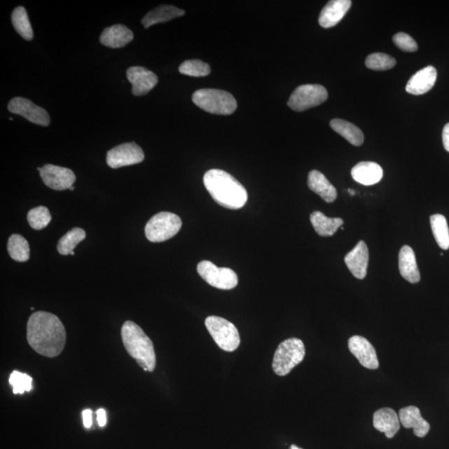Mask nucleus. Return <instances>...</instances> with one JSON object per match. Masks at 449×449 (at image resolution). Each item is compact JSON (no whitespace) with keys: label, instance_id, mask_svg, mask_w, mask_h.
<instances>
[{"label":"nucleus","instance_id":"f257e3e1","mask_svg":"<svg viewBox=\"0 0 449 449\" xmlns=\"http://www.w3.org/2000/svg\"><path fill=\"white\" fill-rule=\"evenodd\" d=\"M64 324L57 315L37 311L30 315L27 324V340L35 352L55 358L63 352L66 344Z\"/></svg>","mask_w":449,"mask_h":449},{"label":"nucleus","instance_id":"f03ea898","mask_svg":"<svg viewBox=\"0 0 449 449\" xmlns=\"http://www.w3.org/2000/svg\"><path fill=\"white\" fill-rule=\"evenodd\" d=\"M203 181L208 193L220 206L237 210L246 205L248 198L246 188L228 172L212 169L204 175Z\"/></svg>","mask_w":449,"mask_h":449},{"label":"nucleus","instance_id":"7ed1b4c3","mask_svg":"<svg viewBox=\"0 0 449 449\" xmlns=\"http://www.w3.org/2000/svg\"><path fill=\"white\" fill-rule=\"evenodd\" d=\"M122 340L127 352L145 371L153 372L157 364L153 341L136 323L127 321L123 324Z\"/></svg>","mask_w":449,"mask_h":449},{"label":"nucleus","instance_id":"20e7f679","mask_svg":"<svg viewBox=\"0 0 449 449\" xmlns=\"http://www.w3.org/2000/svg\"><path fill=\"white\" fill-rule=\"evenodd\" d=\"M193 103L207 113L230 115L237 108L235 97L228 92L220 90H200L193 95Z\"/></svg>","mask_w":449,"mask_h":449},{"label":"nucleus","instance_id":"39448f33","mask_svg":"<svg viewBox=\"0 0 449 449\" xmlns=\"http://www.w3.org/2000/svg\"><path fill=\"white\" fill-rule=\"evenodd\" d=\"M305 348L297 338H291L279 344L274 355L273 371L279 376H286L298 364L303 361Z\"/></svg>","mask_w":449,"mask_h":449},{"label":"nucleus","instance_id":"423d86ee","mask_svg":"<svg viewBox=\"0 0 449 449\" xmlns=\"http://www.w3.org/2000/svg\"><path fill=\"white\" fill-rule=\"evenodd\" d=\"M181 225L180 217L174 213H158L146 225V237L155 243L165 242L179 233Z\"/></svg>","mask_w":449,"mask_h":449},{"label":"nucleus","instance_id":"0eeeda50","mask_svg":"<svg viewBox=\"0 0 449 449\" xmlns=\"http://www.w3.org/2000/svg\"><path fill=\"white\" fill-rule=\"evenodd\" d=\"M206 327L216 344L226 352H233L241 343L239 332L234 324L224 318L209 317L205 321Z\"/></svg>","mask_w":449,"mask_h":449},{"label":"nucleus","instance_id":"6e6552de","mask_svg":"<svg viewBox=\"0 0 449 449\" xmlns=\"http://www.w3.org/2000/svg\"><path fill=\"white\" fill-rule=\"evenodd\" d=\"M327 99L328 92L326 88L319 84H305L296 88L287 104L296 112H304L322 104Z\"/></svg>","mask_w":449,"mask_h":449},{"label":"nucleus","instance_id":"1a4fd4ad","mask_svg":"<svg viewBox=\"0 0 449 449\" xmlns=\"http://www.w3.org/2000/svg\"><path fill=\"white\" fill-rule=\"evenodd\" d=\"M198 272L210 286L221 290H231L238 284V277L234 270L217 268L209 261H202L198 265Z\"/></svg>","mask_w":449,"mask_h":449},{"label":"nucleus","instance_id":"9d476101","mask_svg":"<svg viewBox=\"0 0 449 449\" xmlns=\"http://www.w3.org/2000/svg\"><path fill=\"white\" fill-rule=\"evenodd\" d=\"M144 151L134 142L118 145L106 153V163L113 169L135 165L144 161Z\"/></svg>","mask_w":449,"mask_h":449},{"label":"nucleus","instance_id":"9b49d317","mask_svg":"<svg viewBox=\"0 0 449 449\" xmlns=\"http://www.w3.org/2000/svg\"><path fill=\"white\" fill-rule=\"evenodd\" d=\"M8 109L11 113L20 115L30 123L37 125L43 127L50 125V116L47 111L25 97H13L8 103Z\"/></svg>","mask_w":449,"mask_h":449},{"label":"nucleus","instance_id":"f8f14e48","mask_svg":"<svg viewBox=\"0 0 449 449\" xmlns=\"http://www.w3.org/2000/svg\"><path fill=\"white\" fill-rule=\"evenodd\" d=\"M40 177L48 188L55 191H64L72 188L76 176L71 169L46 164L39 167Z\"/></svg>","mask_w":449,"mask_h":449},{"label":"nucleus","instance_id":"ddd939ff","mask_svg":"<svg viewBox=\"0 0 449 449\" xmlns=\"http://www.w3.org/2000/svg\"><path fill=\"white\" fill-rule=\"evenodd\" d=\"M349 349L364 368L377 370L380 366L375 347L366 338L354 336L349 340Z\"/></svg>","mask_w":449,"mask_h":449},{"label":"nucleus","instance_id":"4468645a","mask_svg":"<svg viewBox=\"0 0 449 449\" xmlns=\"http://www.w3.org/2000/svg\"><path fill=\"white\" fill-rule=\"evenodd\" d=\"M127 78L132 83V92L134 96H144L158 83V78L152 71L144 67H131L127 71Z\"/></svg>","mask_w":449,"mask_h":449},{"label":"nucleus","instance_id":"2eb2a0df","mask_svg":"<svg viewBox=\"0 0 449 449\" xmlns=\"http://www.w3.org/2000/svg\"><path fill=\"white\" fill-rule=\"evenodd\" d=\"M347 268L355 278L363 279L367 275L368 250L367 244L360 241L345 257Z\"/></svg>","mask_w":449,"mask_h":449},{"label":"nucleus","instance_id":"dca6fc26","mask_svg":"<svg viewBox=\"0 0 449 449\" xmlns=\"http://www.w3.org/2000/svg\"><path fill=\"white\" fill-rule=\"evenodd\" d=\"M437 80V70L433 66L421 69L408 80L406 91L413 95H422L432 90Z\"/></svg>","mask_w":449,"mask_h":449},{"label":"nucleus","instance_id":"f3484780","mask_svg":"<svg viewBox=\"0 0 449 449\" xmlns=\"http://www.w3.org/2000/svg\"><path fill=\"white\" fill-rule=\"evenodd\" d=\"M400 423L406 429H413V434L419 438H424L429 432L430 425L423 417L419 408L408 406L401 408L399 413Z\"/></svg>","mask_w":449,"mask_h":449},{"label":"nucleus","instance_id":"a211bd4d","mask_svg":"<svg viewBox=\"0 0 449 449\" xmlns=\"http://www.w3.org/2000/svg\"><path fill=\"white\" fill-rule=\"evenodd\" d=\"M352 2L350 0H332L324 7L319 17V24L324 29L339 24L348 12Z\"/></svg>","mask_w":449,"mask_h":449},{"label":"nucleus","instance_id":"6ab92c4d","mask_svg":"<svg viewBox=\"0 0 449 449\" xmlns=\"http://www.w3.org/2000/svg\"><path fill=\"white\" fill-rule=\"evenodd\" d=\"M373 424L388 438H393L400 429L397 413L390 408H383L377 410L373 415Z\"/></svg>","mask_w":449,"mask_h":449},{"label":"nucleus","instance_id":"aec40b11","mask_svg":"<svg viewBox=\"0 0 449 449\" xmlns=\"http://www.w3.org/2000/svg\"><path fill=\"white\" fill-rule=\"evenodd\" d=\"M132 30L123 25H115L105 29L100 36V43L104 46L118 48L126 46L132 41Z\"/></svg>","mask_w":449,"mask_h":449},{"label":"nucleus","instance_id":"412c9836","mask_svg":"<svg viewBox=\"0 0 449 449\" xmlns=\"http://www.w3.org/2000/svg\"><path fill=\"white\" fill-rule=\"evenodd\" d=\"M351 176L360 184L375 185L383 177V169L375 163L361 162L352 168Z\"/></svg>","mask_w":449,"mask_h":449},{"label":"nucleus","instance_id":"4be33fe9","mask_svg":"<svg viewBox=\"0 0 449 449\" xmlns=\"http://www.w3.org/2000/svg\"><path fill=\"white\" fill-rule=\"evenodd\" d=\"M399 268L402 277L407 282L416 284L420 281L415 251L408 246H403L399 251Z\"/></svg>","mask_w":449,"mask_h":449},{"label":"nucleus","instance_id":"5701e85b","mask_svg":"<svg viewBox=\"0 0 449 449\" xmlns=\"http://www.w3.org/2000/svg\"><path fill=\"white\" fill-rule=\"evenodd\" d=\"M309 188L321 197L324 202L331 203L337 198V191L334 186L321 172L313 170L308 177Z\"/></svg>","mask_w":449,"mask_h":449},{"label":"nucleus","instance_id":"b1692460","mask_svg":"<svg viewBox=\"0 0 449 449\" xmlns=\"http://www.w3.org/2000/svg\"><path fill=\"white\" fill-rule=\"evenodd\" d=\"M185 15V11L181 8L172 6H160L154 8L152 11L146 13L141 20V23L144 28L148 29L149 27L160 23H165L176 18Z\"/></svg>","mask_w":449,"mask_h":449},{"label":"nucleus","instance_id":"393cba45","mask_svg":"<svg viewBox=\"0 0 449 449\" xmlns=\"http://www.w3.org/2000/svg\"><path fill=\"white\" fill-rule=\"evenodd\" d=\"M310 222L315 230L321 237H331L344 224L343 219L340 217L330 219L318 211L310 215Z\"/></svg>","mask_w":449,"mask_h":449},{"label":"nucleus","instance_id":"a878e982","mask_svg":"<svg viewBox=\"0 0 449 449\" xmlns=\"http://www.w3.org/2000/svg\"><path fill=\"white\" fill-rule=\"evenodd\" d=\"M330 124L333 130L339 133L350 144L359 146L364 144V133L353 123L347 122L345 120L336 118L333 119Z\"/></svg>","mask_w":449,"mask_h":449},{"label":"nucleus","instance_id":"bb28decb","mask_svg":"<svg viewBox=\"0 0 449 449\" xmlns=\"http://www.w3.org/2000/svg\"><path fill=\"white\" fill-rule=\"evenodd\" d=\"M11 20L13 28L22 38L28 41L34 39L32 26H31L28 13L23 6L17 7L13 10Z\"/></svg>","mask_w":449,"mask_h":449},{"label":"nucleus","instance_id":"cd10ccee","mask_svg":"<svg viewBox=\"0 0 449 449\" xmlns=\"http://www.w3.org/2000/svg\"><path fill=\"white\" fill-rule=\"evenodd\" d=\"M8 252L13 260L25 262L29 259L30 256L29 243L22 235L13 234L8 239Z\"/></svg>","mask_w":449,"mask_h":449},{"label":"nucleus","instance_id":"c85d7f7f","mask_svg":"<svg viewBox=\"0 0 449 449\" xmlns=\"http://www.w3.org/2000/svg\"><path fill=\"white\" fill-rule=\"evenodd\" d=\"M86 237L85 230L75 228L67 233L57 243V249L60 254L68 256L72 254L74 248Z\"/></svg>","mask_w":449,"mask_h":449},{"label":"nucleus","instance_id":"c756f323","mask_svg":"<svg viewBox=\"0 0 449 449\" xmlns=\"http://www.w3.org/2000/svg\"><path fill=\"white\" fill-rule=\"evenodd\" d=\"M430 224L438 247L443 250H448L449 248V229L446 217L440 214L431 216Z\"/></svg>","mask_w":449,"mask_h":449},{"label":"nucleus","instance_id":"7c9ffc66","mask_svg":"<svg viewBox=\"0 0 449 449\" xmlns=\"http://www.w3.org/2000/svg\"><path fill=\"white\" fill-rule=\"evenodd\" d=\"M27 219H28L31 228L37 230L46 228L52 220L50 211L47 207L43 206L30 210Z\"/></svg>","mask_w":449,"mask_h":449},{"label":"nucleus","instance_id":"2f4dec72","mask_svg":"<svg viewBox=\"0 0 449 449\" xmlns=\"http://www.w3.org/2000/svg\"><path fill=\"white\" fill-rule=\"evenodd\" d=\"M179 72L191 77H206L211 74V68L201 60H186L180 65Z\"/></svg>","mask_w":449,"mask_h":449},{"label":"nucleus","instance_id":"473e14b6","mask_svg":"<svg viewBox=\"0 0 449 449\" xmlns=\"http://www.w3.org/2000/svg\"><path fill=\"white\" fill-rule=\"evenodd\" d=\"M366 65L372 70L385 71L393 69L396 65V60L385 53H375L367 57Z\"/></svg>","mask_w":449,"mask_h":449},{"label":"nucleus","instance_id":"72a5a7b5","mask_svg":"<svg viewBox=\"0 0 449 449\" xmlns=\"http://www.w3.org/2000/svg\"><path fill=\"white\" fill-rule=\"evenodd\" d=\"M32 382V377L20 371H13L10 376V383L13 387V392L15 394H23L25 392H29L33 388Z\"/></svg>","mask_w":449,"mask_h":449},{"label":"nucleus","instance_id":"f704fd0d","mask_svg":"<svg viewBox=\"0 0 449 449\" xmlns=\"http://www.w3.org/2000/svg\"><path fill=\"white\" fill-rule=\"evenodd\" d=\"M393 41L400 50L404 52H415L417 44L415 39L406 33H398L393 37Z\"/></svg>","mask_w":449,"mask_h":449},{"label":"nucleus","instance_id":"c9c22d12","mask_svg":"<svg viewBox=\"0 0 449 449\" xmlns=\"http://www.w3.org/2000/svg\"><path fill=\"white\" fill-rule=\"evenodd\" d=\"M83 421L84 427L86 429H90L92 427V410H85L83 411Z\"/></svg>","mask_w":449,"mask_h":449},{"label":"nucleus","instance_id":"e433bc0d","mask_svg":"<svg viewBox=\"0 0 449 449\" xmlns=\"http://www.w3.org/2000/svg\"><path fill=\"white\" fill-rule=\"evenodd\" d=\"M443 144L444 148L449 153V123H447L443 130Z\"/></svg>","mask_w":449,"mask_h":449},{"label":"nucleus","instance_id":"4c0bfd02","mask_svg":"<svg viewBox=\"0 0 449 449\" xmlns=\"http://www.w3.org/2000/svg\"><path fill=\"white\" fill-rule=\"evenodd\" d=\"M97 423L100 427H104L106 424V413L104 408H99L97 411Z\"/></svg>","mask_w":449,"mask_h":449},{"label":"nucleus","instance_id":"58836bf2","mask_svg":"<svg viewBox=\"0 0 449 449\" xmlns=\"http://www.w3.org/2000/svg\"><path fill=\"white\" fill-rule=\"evenodd\" d=\"M290 449H303V448H299V447L295 445V444H292V445H291V447H290Z\"/></svg>","mask_w":449,"mask_h":449},{"label":"nucleus","instance_id":"ea45409f","mask_svg":"<svg viewBox=\"0 0 449 449\" xmlns=\"http://www.w3.org/2000/svg\"><path fill=\"white\" fill-rule=\"evenodd\" d=\"M348 192H349V193H350V195H355V192H354V190L349 189V190H348Z\"/></svg>","mask_w":449,"mask_h":449},{"label":"nucleus","instance_id":"a19ab883","mask_svg":"<svg viewBox=\"0 0 449 449\" xmlns=\"http://www.w3.org/2000/svg\"><path fill=\"white\" fill-rule=\"evenodd\" d=\"M70 190L71 191H74V186H73L72 188H70Z\"/></svg>","mask_w":449,"mask_h":449}]
</instances>
